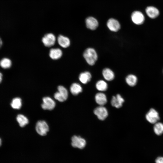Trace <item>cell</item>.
Wrapping results in <instances>:
<instances>
[{
  "label": "cell",
  "mask_w": 163,
  "mask_h": 163,
  "mask_svg": "<svg viewBox=\"0 0 163 163\" xmlns=\"http://www.w3.org/2000/svg\"><path fill=\"white\" fill-rule=\"evenodd\" d=\"M94 112L98 118L101 120H105L108 115L107 109L103 106H100L96 108Z\"/></svg>",
  "instance_id": "obj_5"
},
{
  "label": "cell",
  "mask_w": 163,
  "mask_h": 163,
  "mask_svg": "<svg viewBox=\"0 0 163 163\" xmlns=\"http://www.w3.org/2000/svg\"><path fill=\"white\" fill-rule=\"evenodd\" d=\"M96 87L98 90L101 91H103L107 89L108 85L104 81L100 80L96 83Z\"/></svg>",
  "instance_id": "obj_22"
},
{
  "label": "cell",
  "mask_w": 163,
  "mask_h": 163,
  "mask_svg": "<svg viewBox=\"0 0 163 163\" xmlns=\"http://www.w3.org/2000/svg\"><path fill=\"white\" fill-rule=\"evenodd\" d=\"M58 91L54 94L55 98L60 102L66 100L68 97V91L67 89L64 86L59 85L58 86Z\"/></svg>",
  "instance_id": "obj_2"
},
{
  "label": "cell",
  "mask_w": 163,
  "mask_h": 163,
  "mask_svg": "<svg viewBox=\"0 0 163 163\" xmlns=\"http://www.w3.org/2000/svg\"><path fill=\"white\" fill-rule=\"evenodd\" d=\"M102 73L104 78L107 81L113 80L115 77L113 72L108 68L104 69L102 71Z\"/></svg>",
  "instance_id": "obj_17"
},
{
  "label": "cell",
  "mask_w": 163,
  "mask_h": 163,
  "mask_svg": "<svg viewBox=\"0 0 163 163\" xmlns=\"http://www.w3.org/2000/svg\"><path fill=\"white\" fill-rule=\"evenodd\" d=\"M145 12L149 18L152 19L157 17L159 14L158 10L156 8L152 6L147 7L146 8Z\"/></svg>",
  "instance_id": "obj_13"
},
{
  "label": "cell",
  "mask_w": 163,
  "mask_h": 163,
  "mask_svg": "<svg viewBox=\"0 0 163 163\" xmlns=\"http://www.w3.org/2000/svg\"><path fill=\"white\" fill-rule=\"evenodd\" d=\"M95 99L97 103L100 106L105 105L107 102L106 95L102 92L96 94L95 97Z\"/></svg>",
  "instance_id": "obj_14"
},
{
  "label": "cell",
  "mask_w": 163,
  "mask_h": 163,
  "mask_svg": "<svg viewBox=\"0 0 163 163\" xmlns=\"http://www.w3.org/2000/svg\"><path fill=\"white\" fill-rule=\"evenodd\" d=\"M85 22L87 27L92 30L96 29L98 25L97 20L92 17L88 18L86 20Z\"/></svg>",
  "instance_id": "obj_12"
},
{
  "label": "cell",
  "mask_w": 163,
  "mask_h": 163,
  "mask_svg": "<svg viewBox=\"0 0 163 163\" xmlns=\"http://www.w3.org/2000/svg\"><path fill=\"white\" fill-rule=\"evenodd\" d=\"M71 140L72 145L74 148L82 149L84 148L86 145V142L85 140L80 136H74L72 137Z\"/></svg>",
  "instance_id": "obj_4"
},
{
  "label": "cell",
  "mask_w": 163,
  "mask_h": 163,
  "mask_svg": "<svg viewBox=\"0 0 163 163\" xmlns=\"http://www.w3.org/2000/svg\"><path fill=\"white\" fill-rule=\"evenodd\" d=\"M83 56L87 62L90 65H94L97 59V55L95 50L88 48L84 51Z\"/></svg>",
  "instance_id": "obj_1"
},
{
  "label": "cell",
  "mask_w": 163,
  "mask_h": 163,
  "mask_svg": "<svg viewBox=\"0 0 163 163\" xmlns=\"http://www.w3.org/2000/svg\"><path fill=\"white\" fill-rule=\"evenodd\" d=\"M11 65V60L9 59L4 58L0 61V66L4 69H7L10 67Z\"/></svg>",
  "instance_id": "obj_25"
},
{
  "label": "cell",
  "mask_w": 163,
  "mask_h": 163,
  "mask_svg": "<svg viewBox=\"0 0 163 163\" xmlns=\"http://www.w3.org/2000/svg\"><path fill=\"white\" fill-rule=\"evenodd\" d=\"M124 99L120 94H117L116 96H113L111 101V105L115 107L118 108L122 106L124 102Z\"/></svg>",
  "instance_id": "obj_11"
},
{
  "label": "cell",
  "mask_w": 163,
  "mask_h": 163,
  "mask_svg": "<svg viewBox=\"0 0 163 163\" xmlns=\"http://www.w3.org/2000/svg\"><path fill=\"white\" fill-rule=\"evenodd\" d=\"M56 40V37L52 33H48L46 34L42 39V42L44 45L48 47L53 46L55 43Z\"/></svg>",
  "instance_id": "obj_8"
},
{
  "label": "cell",
  "mask_w": 163,
  "mask_h": 163,
  "mask_svg": "<svg viewBox=\"0 0 163 163\" xmlns=\"http://www.w3.org/2000/svg\"><path fill=\"white\" fill-rule=\"evenodd\" d=\"M2 44V41L0 38V48L1 47Z\"/></svg>",
  "instance_id": "obj_28"
},
{
  "label": "cell",
  "mask_w": 163,
  "mask_h": 163,
  "mask_svg": "<svg viewBox=\"0 0 163 163\" xmlns=\"http://www.w3.org/2000/svg\"><path fill=\"white\" fill-rule=\"evenodd\" d=\"M107 26L109 29L112 31L117 32L120 28V26L119 22L113 18H110L107 21Z\"/></svg>",
  "instance_id": "obj_10"
},
{
  "label": "cell",
  "mask_w": 163,
  "mask_h": 163,
  "mask_svg": "<svg viewBox=\"0 0 163 163\" xmlns=\"http://www.w3.org/2000/svg\"><path fill=\"white\" fill-rule=\"evenodd\" d=\"M62 54V51L60 49L52 48L50 50L49 56L52 59L56 60L61 58Z\"/></svg>",
  "instance_id": "obj_16"
},
{
  "label": "cell",
  "mask_w": 163,
  "mask_h": 163,
  "mask_svg": "<svg viewBox=\"0 0 163 163\" xmlns=\"http://www.w3.org/2000/svg\"><path fill=\"white\" fill-rule=\"evenodd\" d=\"M1 144H2V140H1V139L0 138V146L1 145Z\"/></svg>",
  "instance_id": "obj_29"
},
{
  "label": "cell",
  "mask_w": 163,
  "mask_h": 163,
  "mask_svg": "<svg viewBox=\"0 0 163 163\" xmlns=\"http://www.w3.org/2000/svg\"><path fill=\"white\" fill-rule=\"evenodd\" d=\"M125 80L126 83L128 85L130 86H134L137 83V79L135 75L130 74L126 76Z\"/></svg>",
  "instance_id": "obj_20"
},
{
  "label": "cell",
  "mask_w": 163,
  "mask_h": 163,
  "mask_svg": "<svg viewBox=\"0 0 163 163\" xmlns=\"http://www.w3.org/2000/svg\"><path fill=\"white\" fill-rule=\"evenodd\" d=\"M91 78L90 73L88 71H85L80 73L79 76L80 81L83 84H86L89 82Z\"/></svg>",
  "instance_id": "obj_18"
},
{
  "label": "cell",
  "mask_w": 163,
  "mask_h": 163,
  "mask_svg": "<svg viewBox=\"0 0 163 163\" xmlns=\"http://www.w3.org/2000/svg\"><path fill=\"white\" fill-rule=\"evenodd\" d=\"M16 120L21 127H24L28 124L29 121L28 119L22 114H19L18 115Z\"/></svg>",
  "instance_id": "obj_21"
},
{
  "label": "cell",
  "mask_w": 163,
  "mask_h": 163,
  "mask_svg": "<svg viewBox=\"0 0 163 163\" xmlns=\"http://www.w3.org/2000/svg\"><path fill=\"white\" fill-rule=\"evenodd\" d=\"M36 130L39 134L42 136H44L49 131V127L45 121L39 120L36 124Z\"/></svg>",
  "instance_id": "obj_3"
},
{
  "label": "cell",
  "mask_w": 163,
  "mask_h": 163,
  "mask_svg": "<svg viewBox=\"0 0 163 163\" xmlns=\"http://www.w3.org/2000/svg\"><path fill=\"white\" fill-rule=\"evenodd\" d=\"M2 75L0 72V83L1 82L2 80Z\"/></svg>",
  "instance_id": "obj_27"
},
{
  "label": "cell",
  "mask_w": 163,
  "mask_h": 163,
  "mask_svg": "<svg viewBox=\"0 0 163 163\" xmlns=\"http://www.w3.org/2000/svg\"><path fill=\"white\" fill-rule=\"evenodd\" d=\"M43 103L41 104L42 108L45 110H51L56 105L54 101L49 97H44L43 98Z\"/></svg>",
  "instance_id": "obj_7"
},
{
  "label": "cell",
  "mask_w": 163,
  "mask_h": 163,
  "mask_svg": "<svg viewBox=\"0 0 163 163\" xmlns=\"http://www.w3.org/2000/svg\"><path fill=\"white\" fill-rule=\"evenodd\" d=\"M156 163H163V157H158L155 160Z\"/></svg>",
  "instance_id": "obj_26"
},
{
  "label": "cell",
  "mask_w": 163,
  "mask_h": 163,
  "mask_svg": "<svg viewBox=\"0 0 163 163\" xmlns=\"http://www.w3.org/2000/svg\"><path fill=\"white\" fill-rule=\"evenodd\" d=\"M131 18L133 22L137 25L142 24L145 20V17L143 14L139 11H134L132 13Z\"/></svg>",
  "instance_id": "obj_9"
},
{
  "label": "cell",
  "mask_w": 163,
  "mask_h": 163,
  "mask_svg": "<svg viewBox=\"0 0 163 163\" xmlns=\"http://www.w3.org/2000/svg\"><path fill=\"white\" fill-rule=\"evenodd\" d=\"M155 133L158 135H160L163 133V124L161 123H156L154 126Z\"/></svg>",
  "instance_id": "obj_24"
},
{
  "label": "cell",
  "mask_w": 163,
  "mask_h": 163,
  "mask_svg": "<svg viewBox=\"0 0 163 163\" xmlns=\"http://www.w3.org/2000/svg\"><path fill=\"white\" fill-rule=\"evenodd\" d=\"M57 41L59 45L64 48L68 47L70 44L69 39L62 35H59L58 37Z\"/></svg>",
  "instance_id": "obj_15"
},
{
  "label": "cell",
  "mask_w": 163,
  "mask_h": 163,
  "mask_svg": "<svg viewBox=\"0 0 163 163\" xmlns=\"http://www.w3.org/2000/svg\"><path fill=\"white\" fill-rule=\"evenodd\" d=\"M82 88L81 85L79 84L74 83L71 85L70 87V91L73 95H76L81 92Z\"/></svg>",
  "instance_id": "obj_19"
},
{
  "label": "cell",
  "mask_w": 163,
  "mask_h": 163,
  "mask_svg": "<svg viewBox=\"0 0 163 163\" xmlns=\"http://www.w3.org/2000/svg\"><path fill=\"white\" fill-rule=\"evenodd\" d=\"M11 105L13 109H20L22 106L21 99L19 97H15L13 99L11 104Z\"/></svg>",
  "instance_id": "obj_23"
},
{
  "label": "cell",
  "mask_w": 163,
  "mask_h": 163,
  "mask_svg": "<svg viewBox=\"0 0 163 163\" xmlns=\"http://www.w3.org/2000/svg\"><path fill=\"white\" fill-rule=\"evenodd\" d=\"M146 118L147 120L151 123H155L159 119L158 112L154 109L151 108L147 113Z\"/></svg>",
  "instance_id": "obj_6"
}]
</instances>
